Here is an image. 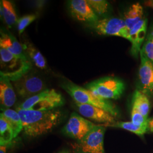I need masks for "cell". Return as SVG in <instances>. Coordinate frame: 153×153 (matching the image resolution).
<instances>
[{
    "label": "cell",
    "instance_id": "obj_9",
    "mask_svg": "<svg viewBox=\"0 0 153 153\" xmlns=\"http://www.w3.org/2000/svg\"><path fill=\"white\" fill-rule=\"evenodd\" d=\"M68 7L71 16L78 21L89 24L99 20L98 16L88 4L87 0L69 1Z\"/></svg>",
    "mask_w": 153,
    "mask_h": 153
},
{
    "label": "cell",
    "instance_id": "obj_15",
    "mask_svg": "<svg viewBox=\"0 0 153 153\" xmlns=\"http://www.w3.org/2000/svg\"><path fill=\"white\" fill-rule=\"evenodd\" d=\"M0 59L1 68H6L7 69V71H9L5 74L6 75H10L13 74L15 72L14 68H16V66H32L31 62L25 63L23 62L14 55H13L7 49L2 47H0Z\"/></svg>",
    "mask_w": 153,
    "mask_h": 153
},
{
    "label": "cell",
    "instance_id": "obj_3",
    "mask_svg": "<svg viewBox=\"0 0 153 153\" xmlns=\"http://www.w3.org/2000/svg\"><path fill=\"white\" fill-rule=\"evenodd\" d=\"M65 100L60 93L54 89H45L43 91L28 98L18 108L35 111H49L63 105Z\"/></svg>",
    "mask_w": 153,
    "mask_h": 153
},
{
    "label": "cell",
    "instance_id": "obj_26",
    "mask_svg": "<svg viewBox=\"0 0 153 153\" xmlns=\"http://www.w3.org/2000/svg\"><path fill=\"white\" fill-rule=\"evenodd\" d=\"M141 51L153 64V40L146 39Z\"/></svg>",
    "mask_w": 153,
    "mask_h": 153
},
{
    "label": "cell",
    "instance_id": "obj_29",
    "mask_svg": "<svg viewBox=\"0 0 153 153\" xmlns=\"http://www.w3.org/2000/svg\"><path fill=\"white\" fill-rule=\"evenodd\" d=\"M7 149V145H2L0 147V153H6Z\"/></svg>",
    "mask_w": 153,
    "mask_h": 153
},
{
    "label": "cell",
    "instance_id": "obj_1",
    "mask_svg": "<svg viewBox=\"0 0 153 153\" xmlns=\"http://www.w3.org/2000/svg\"><path fill=\"white\" fill-rule=\"evenodd\" d=\"M21 117L23 131L25 135L30 137L42 136L59 126L62 119L60 110L35 111L17 108Z\"/></svg>",
    "mask_w": 153,
    "mask_h": 153
},
{
    "label": "cell",
    "instance_id": "obj_27",
    "mask_svg": "<svg viewBox=\"0 0 153 153\" xmlns=\"http://www.w3.org/2000/svg\"><path fill=\"white\" fill-rule=\"evenodd\" d=\"M148 131L153 132V118L149 120V124H148Z\"/></svg>",
    "mask_w": 153,
    "mask_h": 153
},
{
    "label": "cell",
    "instance_id": "obj_30",
    "mask_svg": "<svg viewBox=\"0 0 153 153\" xmlns=\"http://www.w3.org/2000/svg\"><path fill=\"white\" fill-rule=\"evenodd\" d=\"M59 153H69V152L68 151H67V150H62V151H61L60 152H59Z\"/></svg>",
    "mask_w": 153,
    "mask_h": 153
},
{
    "label": "cell",
    "instance_id": "obj_19",
    "mask_svg": "<svg viewBox=\"0 0 153 153\" xmlns=\"http://www.w3.org/2000/svg\"><path fill=\"white\" fill-rule=\"evenodd\" d=\"M0 116L5 119L11 127L14 138H16L23 130L22 120L18 112L10 108L2 109Z\"/></svg>",
    "mask_w": 153,
    "mask_h": 153
},
{
    "label": "cell",
    "instance_id": "obj_17",
    "mask_svg": "<svg viewBox=\"0 0 153 153\" xmlns=\"http://www.w3.org/2000/svg\"><path fill=\"white\" fill-rule=\"evenodd\" d=\"M143 19V9L140 3L132 5L124 13V21L129 30Z\"/></svg>",
    "mask_w": 153,
    "mask_h": 153
},
{
    "label": "cell",
    "instance_id": "obj_18",
    "mask_svg": "<svg viewBox=\"0 0 153 153\" xmlns=\"http://www.w3.org/2000/svg\"><path fill=\"white\" fill-rule=\"evenodd\" d=\"M1 17L4 20L9 28H11L18 22V16L13 4L7 0L1 1L0 3Z\"/></svg>",
    "mask_w": 153,
    "mask_h": 153
},
{
    "label": "cell",
    "instance_id": "obj_8",
    "mask_svg": "<svg viewBox=\"0 0 153 153\" xmlns=\"http://www.w3.org/2000/svg\"><path fill=\"white\" fill-rule=\"evenodd\" d=\"M104 126L95 125L82 140L79 141L81 153H104Z\"/></svg>",
    "mask_w": 153,
    "mask_h": 153
},
{
    "label": "cell",
    "instance_id": "obj_21",
    "mask_svg": "<svg viewBox=\"0 0 153 153\" xmlns=\"http://www.w3.org/2000/svg\"><path fill=\"white\" fill-rule=\"evenodd\" d=\"M14 138L11 127L5 119L0 116V143L1 146L10 143Z\"/></svg>",
    "mask_w": 153,
    "mask_h": 153
},
{
    "label": "cell",
    "instance_id": "obj_13",
    "mask_svg": "<svg viewBox=\"0 0 153 153\" xmlns=\"http://www.w3.org/2000/svg\"><path fill=\"white\" fill-rule=\"evenodd\" d=\"M147 21L143 19L129 30V40L131 43V53L135 57L140 53L141 46L146 38Z\"/></svg>",
    "mask_w": 153,
    "mask_h": 153
},
{
    "label": "cell",
    "instance_id": "obj_25",
    "mask_svg": "<svg viewBox=\"0 0 153 153\" xmlns=\"http://www.w3.org/2000/svg\"><path fill=\"white\" fill-rule=\"evenodd\" d=\"M37 18V16L35 14H28L22 16L19 19L18 22V31L19 35H21L25 31L26 28L29 26L32 22Z\"/></svg>",
    "mask_w": 153,
    "mask_h": 153
},
{
    "label": "cell",
    "instance_id": "obj_22",
    "mask_svg": "<svg viewBox=\"0 0 153 153\" xmlns=\"http://www.w3.org/2000/svg\"><path fill=\"white\" fill-rule=\"evenodd\" d=\"M109 126L122 128L128 131L137 134L138 136H142L148 131V126H138L133 124L131 121L129 122H116L115 124Z\"/></svg>",
    "mask_w": 153,
    "mask_h": 153
},
{
    "label": "cell",
    "instance_id": "obj_23",
    "mask_svg": "<svg viewBox=\"0 0 153 153\" xmlns=\"http://www.w3.org/2000/svg\"><path fill=\"white\" fill-rule=\"evenodd\" d=\"M93 11L97 16H102L107 13L109 9V4L105 0H87Z\"/></svg>",
    "mask_w": 153,
    "mask_h": 153
},
{
    "label": "cell",
    "instance_id": "obj_5",
    "mask_svg": "<svg viewBox=\"0 0 153 153\" xmlns=\"http://www.w3.org/2000/svg\"><path fill=\"white\" fill-rule=\"evenodd\" d=\"M16 93L22 98H30L45 90V84L40 76L30 71L9 78Z\"/></svg>",
    "mask_w": 153,
    "mask_h": 153
},
{
    "label": "cell",
    "instance_id": "obj_7",
    "mask_svg": "<svg viewBox=\"0 0 153 153\" xmlns=\"http://www.w3.org/2000/svg\"><path fill=\"white\" fill-rule=\"evenodd\" d=\"M92 122L74 112L62 129V133L68 137L80 141L94 126Z\"/></svg>",
    "mask_w": 153,
    "mask_h": 153
},
{
    "label": "cell",
    "instance_id": "obj_28",
    "mask_svg": "<svg viewBox=\"0 0 153 153\" xmlns=\"http://www.w3.org/2000/svg\"><path fill=\"white\" fill-rule=\"evenodd\" d=\"M145 5L152 7L153 9V0H149V1H146L144 3Z\"/></svg>",
    "mask_w": 153,
    "mask_h": 153
},
{
    "label": "cell",
    "instance_id": "obj_12",
    "mask_svg": "<svg viewBox=\"0 0 153 153\" xmlns=\"http://www.w3.org/2000/svg\"><path fill=\"white\" fill-rule=\"evenodd\" d=\"M0 47L7 49L13 55L25 63L31 62L25 54L23 46L11 34L4 30H1Z\"/></svg>",
    "mask_w": 153,
    "mask_h": 153
},
{
    "label": "cell",
    "instance_id": "obj_10",
    "mask_svg": "<svg viewBox=\"0 0 153 153\" xmlns=\"http://www.w3.org/2000/svg\"><path fill=\"white\" fill-rule=\"evenodd\" d=\"M139 80L141 89L148 96L153 94V64L141 50Z\"/></svg>",
    "mask_w": 153,
    "mask_h": 153
},
{
    "label": "cell",
    "instance_id": "obj_16",
    "mask_svg": "<svg viewBox=\"0 0 153 153\" xmlns=\"http://www.w3.org/2000/svg\"><path fill=\"white\" fill-rule=\"evenodd\" d=\"M22 45L25 54L31 63L40 69L47 68V62L44 56L33 44L28 42H25Z\"/></svg>",
    "mask_w": 153,
    "mask_h": 153
},
{
    "label": "cell",
    "instance_id": "obj_2",
    "mask_svg": "<svg viewBox=\"0 0 153 153\" xmlns=\"http://www.w3.org/2000/svg\"><path fill=\"white\" fill-rule=\"evenodd\" d=\"M62 88L71 96L76 103L97 107L109 112L115 117L119 114V111L114 104L108 100L94 95L86 88L81 87L71 82L63 83Z\"/></svg>",
    "mask_w": 153,
    "mask_h": 153
},
{
    "label": "cell",
    "instance_id": "obj_14",
    "mask_svg": "<svg viewBox=\"0 0 153 153\" xmlns=\"http://www.w3.org/2000/svg\"><path fill=\"white\" fill-rule=\"evenodd\" d=\"M16 95L9 77L1 71L0 102L2 109H9L15 104Z\"/></svg>",
    "mask_w": 153,
    "mask_h": 153
},
{
    "label": "cell",
    "instance_id": "obj_6",
    "mask_svg": "<svg viewBox=\"0 0 153 153\" xmlns=\"http://www.w3.org/2000/svg\"><path fill=\"white\" fill-rule=\"evenodd\" d=\"M88 25L99 35L120 36L129 40V30L124 19L116 18H104Z\"/></svg>",
    "mask_w": 153,
    "mask_h": 153
},
{
    "label": "cell",
    "instance_id": "obj_20",
    "mask_svg": "<svg viewBox=\"0 0 153 153\" xmlns=\"http://www.w3.org/2000/svg\"><path fill=\"white\" fill-rule=\"evenodd\" d=\"M132 107H134L141 114L148 117L150 109V103L148 96L140 90H136L132 99Z\"/></svg>",
    "mask_w": 153,
    "mask_h": 153
},
{
    "label": "cell",
    "instance_id": "obj_11",
    "mask_svg": "<svg viewBox=\"0 0 153 153\" xmlns=\"http://www.w3.org/2000/svg\"><path fill=\"white\" fill-rule=\"evenodd\" d=\"M78 112L84 117L109 126L116 123L115 117L109 112L88 104L76 103Z\"/></svg>",
    "mask_w": 153,
    "mask_h": 153
},
{
    "label": "cell",
    "instance_id": "obj_4",
    "mask_svg": "<svg viewBox=\"0 0 153 153\" xmlns=\"http://www.w3.org/2000/svg\"><path fill=\"white\" fill-rule=\"evenodd\" d=\"M86 88L100 98L108 99H117L123 95L126 85L120 79L105 76L88 83Z\"/></svg>",
    "mask_w": 153,
    "mask_h": 153
},
{
    "label": "cell",
    "instance_id": "obj_24",
    "mask_svg": "<svg viewBox=\"0 0 153 153\" xmlns=\"http://www.w3.org/2000/svg\"><path fill=\"white\" fill-rule=\"evenodd\" d=\"M131 122L136 126H148L149 119L134 107L131 108Z\"/></svg>",
    "mask_w": 153,
    "mask_h": 153
}]
</instances>
